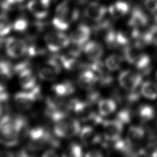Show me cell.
<instances>
[{
    "instance_id": "cell-1",
    "label": "cell",
    "mask_w": 157,
    "mask_h": 157,
    "mask_svg": "<svg viewBox=\"0 0 157 157\" xmlns=\"http://www.w3.org/2000/svg\"><path fill=\"white\" fill-rule=\"evenodd\" d=\"M25 124V120L19 117H2L0 119V144L9 147L17 145Z\"/></svg>"
},
{
    "instance_id": "cell-2",
    "label": "cell",
    "mask_w": 157,
    "mask_h": 157,
    "mask_svg": "<svg viewBox=\"0 0 157 157\" xmlns=\"http://www.w3.org/2000/svg\"><path fill=\"white\" fill-rule=\"evenodd\" d=\"M53 122L55 135L60 138H70L79 134L81 127L78 121L63 111L47 112Z\"/></svg>"
},
{
    "instance_id": "cell-3",
    "label": "cell",
    "mask_w": 157,
    "mask_h": 157,
    "mask_svg": "<svg viewBox=\"0 0 157 157\" xmlns=\"http://www.w3.org/2000/svg\"><path fill=\"white\" fill-rule=\"evenodd\" d=\"M28 142L26 147L20 151V156H34L35 153L42 150L48 144H54L49 133L42 127H35L28 132Z\"/></svg>"
},
{
    "instance_id": "cell-4",
    "label": "cell",
    "mask_w": 157,
    "mask_h": 157,
    "mask_svg": "<svg viewBox=\"0 0 157 157\" xmlns=\"http://www.w3.org/2000/svg\"><path fill=\"white\" fill-rule=\"evenodd\" d=\"M71 109L80 120L83 121H93L100 123L102 120L96 115L90 102H84L77 99L71 101Z\"/></svg>"
},
{
    "instance_id": "cell-5",
    "label": "cell",
    "mask_w": 157,
    "mask_h": 157,
    "mask_svg": "<svg viewBox=\"0 0 157 157\" xmlns=\"http://www.w3.org/2000/svg\"><path fill=\"white\" fill-rule=\"evenodd\" d=\"M72 18H74V15H71L68 2H62L56 8L55 14L52 20V25L57 30L63 31L69 28Z\"/></svg>"
},
{
    "instance_id": "cell-6",
    "label": "cell",
    "mask_w": 157,
    "mask_h": 157,
    "mask_svg": "<svg viewBox=\"0 0 157 157\" xmlns=\"http://www.w3.org/2000/svg\"><path fill=\"white\" fill-rule=\"evenodd\" d=\"M39 87L36 86L29 90L17 93L14 96L15 106L21 111L29 110L39 98Z\"/></svg>"
},
{
    "instance_id": "cell-7",
    "label": "cell",
    "mask_w": 157,
    "mask_h": 157,
    "mask_svg": "<svg viewBox=\"0 0 157 157\" xmlns=\"http://www.w3.org/2000/svg\"><path fill=\"white\" fill-rule=\"evenodd\" d=\"M44 41L50 51L56 52L67 47L71 42V39L66 34L60 31L47 33L45 36Z\"/></svg>"
},
{
    "instance_id": "cell-8",
    "label": "cell",
    "mask_w": 157,
    "mask_h": 157,
    "mask_svg": "<svg viewBox=\"0 0 157 157\" xmlns=\"http://www.w3.org/2000/svg\"><path fill=\"white\" fill-rule=\"evenodd\" d=\"M28 44L23 40L15 37H9L5 40V49L9 56L18 58L27 53Z\"/></svg>"
},
{
    "instance_id": "cell-9",
    "label": "cell",
    "mask_w": 157,
    "mask_h": 157,
    "mask_svg": "<svg viewBox=\"0 0 157 157\" xmlns=\"http://www.w3.org/2000/svg\"><path fill=\"white\" fill-rule=\"evenodd\" d=\"M61 65L55 58L48 59L39 69L38 74L40 78L45 81L53 80L61 72Z\"/></svg>"
},
{
    "instance_id": "cell-10",
    "label": "cell",
    "mask_w": 157,
    "mask_h": 157,
    "mask_svg": "<svg viewBox=\"0 0 157 157\" xmlns=\"http://www.w3.org/2000/svg\"><path fill=\"white\" fill-rule=\"evenodd\" d=\"M103 132L107 140L115 141L120 139L123 131V123L118 119L102 121Z\"/></svg>"
},
{
    "instance_id": "cell-11",
    "label": "cell",
    "mask_w": 157,
    "mask_h": 157,
    "mask_svg": "<svg viewBox=\"0 0 157 157\" xmlns=\"http://www.w3.org/2000/svg\"><path fill=\"white\" fill-rule=\"evenodd\" d=\"M119 83L122 88L126 90H135L142 82L140 74L131 71H124L120 73L118 77Z\"/></svg>"
},
{
    "instance_id": "cell-12",
    "label": "cell",
    "mask_w": 157,
    "mask_h": 157,
    "mask_svg": "<svg viewBox=\"0 0 157 157\" xmlns=\"http://www.w3.org/2000/svg\"><path fill=\"white\" fill-rule=\"evenodd\" d=\"M50 2L46 0H31L27 4L28 10L37 19L45 18L48 13Z\"/></svg>"
},
{
    "instance_id": "cell-13",
    "label": "cell",
    "mask_w": 157,
    "mask_h": 157,
    "mask_svg": "<svg viewBox=\"0 0 157 157\" xmlns=\"http://www.w3.org/2000/svg\"><path fill=\"white\" fill-rule=\"evenodd\" d=\"M91 36V29L86 25H80L71 34L70 39L72 44L82 46L88 40Z\"/></svg>"
},
{
    "instance_id": "cell-14",
    "label": "cell",
    "mask_w": 157,
    "mask_h": 157,
    "mask_svg": "<svg viewBox=\"0 0 157 157\" xmlns=\"http://www.w3.org/2000/svg\"><path fill=\"white\" fill-rule=\"evenodd\" d=\"M17 74H18L19 83L24 90H29L37 86L36 77L28 66L23 68Z\"/></svg>"
},
{
    "instance_id": "cell-15",
    "label": "cell",
    "mask_w": 157,
    "mask_h": 157,
    "mask_svg": "<svg viewBox=\"0 0 157 157\" xmlns=\"http://www.w3.org/2000/svg\"><path fill=\"white\" fill-rule=\"evenodd\" d=\"M105 7L97 2H90L85 9L86 16L91 20L99 21H101L107 13Z\"/></svg>"
},
{
    "instance_id": "cell-16",
    "label": "cell",
    "mask_w": 157,
    "mask_h": 157,
    "mask_svg": "<svg viewBox=\"0 0 157 157\" xmlns=\"http://www.w3.org/2000/svg\"><path fill=\"white\" fill-rule=\"evenodd\" d=\"M83 51L88 58L92 61H96L102 56L104 49L100 43L96 41H90L85 44Z\"/></svg>"
},
{
    "instance_id": "cell-17",
    "label": "cell",
    "mask_w": 157,
    "mask_h": 157,
    "mask_svg": "<svg viewBox=\"0 0 157 157\" xmlns=\"http://www.w3.org/2000/svg\"><path fill=\"white\" fill-rule=\"evenodd\" d=\"M79 134L80 140L85 145H93L101 141L100 136L91 126H84L81 128Z\"/></svg>"
},
{
    "instance_id": "cell-18",
    "label": "cell",
    "mask_w": 157,
    "mask_h": 157,
    "mask_svg": "<svg viewBox=\"0 0 157 157\" xmlns=\"http://www.w3.org/2000/svg\"><path fill=\"white\" fill-rule=\"evenodd\" d=\"M13 71V67L9 62L4 60L0 61V92L5 91Z\"/></svg>"
},
{
    "instance_id": "cell-19",
    "label": "cell",
    "mask_w": 157,
    "mask_h": 157,
    "mask_svg": "<svg viewBox=\"0 0 157 157\" xmlns=\"http://www.w3.org/2000/svg\"><path fill=\"white\" fill-rule=\"evenodd\" d=\"M98 80L94 73L88 67L85 69L78 76V82L79 85L84 89L91 88Z\"/></svg>"
},
{
    "instance_id": "cell-20",
    "label": "cell",
    "mask_w": 157,
    "mask_h": 157,
    "mask_svg": "<svg viewBox=\"0 0 157 157\" xmlns=\"http://www.w3.org/2000/svg\"><path fill=\"white\" fill-rule=\"evenodd\" d=\"M148 22V17L142 10L135 8L131 15L128 22L131 27L138 28L145 26Z\"/></svg>"
},
{
    "instance_id": "cell-21",
    "label": "cell",
    "mask_w": 157,
    "mask_h": 157,
    "mask_svg": "<svg viewBox=\"0 0 157 157\" xmlns=\"http://www.w3.org/2000/svg\"><path fill=\"white\" fill-rule=\"evenodd\" d=\"M52 90L58 97H64L73 94L75 87L70 82H63L55 84L52 86Z\"/></svg>"
},
{
    "instance_id": "cell-22",
    "label": "cell",
    "mask_w": 157,
    "mask_h": 157,
    "mask_svg": "<svg viewBox=\"0 0 157 157\" xmlns=\"http://www.w3.org/2000/svg\"><path fill=\"white\" fill-rule=\"evenodd\" d=\"M129 5L124 1H117L109 8V13L115 18H120L126 15L129 11Z\"/></svg>"
},
{
    "instance_id": "cell-23",
    "label": "cell",
    "mask_w": 157,
    "mask_h": 157,
    "mask_svg": "<svg viewBox=\"0 0 157 157\" xmlns=\"http://www.w3.org/2000/svg\"><path fill=\"white\" fill-rule=\"evenodd\" d=\"M145 134L144 129L139 126H131L128 131L126 135V141L130 144L134 145L139 142Z\"/></svg>"
},
{
    "instance_id": "cell-24",
    "label": "cell",
    "mask_w": 157,
    "mask_h": 157,
    "mask_svg": "<svg viewBox=\"0 0 157 157\" xmlns=\"http://www.w3.org/2000/svg\"><path fill=\"white\" fill-rule=\"evenodd\" d=\"M142 53L141 48L136 44L127 46L124 49V58L130 64H134L135 62Z\"/></svg>"
},
{
    "instance_id": "cell-25",
    "label": "cell",
    "mask_w": 157,
    "mask_h": 157,
    "mask_svg": "<svg viewBox=\"0 0 157 157\" xmlns=\"http://www.w3.org/2000/svg\"><path fill=\"white\" fill-rule=\"evenodd\" d=\"M116 108V103L110 99H101L98 102V111L102 116H107L112 113Z\"/></svg>"
},
{
    "instance_id": "cell-26",
    "label": "cell",
    "mask_w": 157,
    "mask_h": 157,
    "mask_svg": "<svg viewBox=\"0 0 157 157\" xmlns=\"http://www.w3.org/2000/svg\"><path fill=\"white\" fill-rule=\"evenodd\" d=\"M141 94L147 99H155L157 98V83L151 82H145L140 89Z\"/></svg>"
},
{
    "instance_id": "cell-27",
    "label": "cell",
    "mask_w": 157,
    "mask_h": 157,
    "mask_svg": "<svg viewBox=\"0 0 157 157\" xmlns=\"http://www.w3.org/2000/svg\"><path fill=\"white\" fill-rule=\"evenodd\" d=\"M59 61L61 64L67 70H75L81 66L77 59V56H75L71 54L61 56L59 58Z\"/></svg>"
},
{
    "instance_id": "cell-28",
    "label": "cell",
    "mask_w": 157,
    "mask_h": 157,
    "mask_svg": "<svg viewBox=\"0 0 157 157\" xmlns=\"http://www.w3.org/2000/svg\"><path fill=\"white\" fill-rule=\"evenodd\" d=\"M44 28V24L43 23L36 21L29 24L25 32L29 39H33L39 36V35L43 31Z\"/></svg>"
},
{
    "instance_id": "cell-29",
    "label": "cell",
    "mask_w": 157,
    "mask_h": 157,
    "mask_svg": "<svg viewBox=\"0 0 157 157\" xmlns=\"http://www.w3.org/2000/svg\"><path fill=\"white\" fill-rule=\"evenodd\" d=\"M122 63V58L118 55H111L105 59V64L110 71H117Z\"/></svg>"
},
{
    "instance_id": "cell-30",
    "label": "cell",
    "mask_w": 157,
    "mask_h": 157,
    "mask_svg": "<svg viewBox=\"0 0 157 157\" xmlns=\"http://www.w3.org/2000/svg\"><path fill=\"white\" fill-rule=\"evenodd\" d=\"M138 113L140 118L145 121L152 120L155 113L154 109L149 105H141L138 110Z\"/></svg>"
},
{
    "instance_id": "cell-31",
    "label": "cell",
    "mask_w": 157,
    "mask_h": 157,
    "mask_svg": "<svg viewBox=\"0 0 157 157\" xmlns=\"http://www.w3.org/2000/svg\"><path fill=\"white\" fill-rule=\"evenodd\" d=\"M83 155L82 147L77 143H71L65 151L64 156L80 157Z\"/></svg>"
},
{
    "instance_id": "cell-32",
    "label": "cell",
    "mask_w": 157,
    "mask_h": 157,
    "mask_svg": "<svg viewBox=\"0 0 157 157\" xmlns=\"http://www.w3.org/2000/svg\"><path fill=\"white\" fill-rule=\"evenodd\" d=\"M12 29L9 19L3 15H0V36H4L8 34Z\"/></svg>"
},
{
    "instance_id": "cell-33",
    "label": "cell",
    "mask_w": 157,
    "mask_h": 157,
    "mask_svg": "<svg viewBox=\"0 0 157 157\" xmlns=\"http://www.w3.org/2000/svg\"><path fill=\"white\" fill-rule=\"evenodd\" d=\"M139 154L148 156H157V144L150 143L139 151Z\"/></svg>"
},
{
    "instance_id": "cell-34",
    "label": "cell",
    "mask_w": 157,
    "mask_h": 157,
    "mask_svg": "<svg viewBox=\"0 0 157 157\" xmlns=\"http://www.w3.org/2000/svg\"><path fill=\"white\" fill-rule=\"evenodd\" d=\"M28 21L24 18L17 19L12 25V28L17 32H25L29 26Z\"/></svg>"
},
{
    "instance_id": "cell-35",
    "label": "cell",
    "mask_w": 157,
    "mask_h": 157,
    "mask_svg": "<svg viewBox=\"0 0 157 157\" xmlns=\"http://www.w3.org/2000/svg\"><path fill=\"white\" fill-rule=\"evenodd\" d=\"M145 8L151 13H157V0H145Z\"/></svg>"
},
{
    "instance_id": "cell-36",
    "label": "cell",
    "mask_w": 157,
    "mask_h": 157,
    "mask_svg": "<svg viewBox=\"0 0 157 157\" xmlns=\"http://www.w3.org/2000/svg\"><path fill=\"white\" fill-rule=\"evenodd\" d=\"M130 114L128 110H123L121 112H120L118 113L117 118L119 121H120L121 123H128L130 121Z\"/></svg>"
},
{
    "instance_id": "cell-37",
    "label": "cell",
    "mask_w": 157,
    "mask_h": 157,
    "mask_svg": "<svg viewBox=\"0 0 157 157\" xmlns=\"http://www.w3.org/2000/svg\"><path fill=\"white\" fill-rule=\"evenodd\" d=\"M7 99L8 95L5 91L0 92V116L2 112V105L7 100Z\"/></svg>"
},
{
    "instance_id": "cell-38",
    "label": "cell",
    "mask_w": 157,
    "mask_h": 157,
    "mask_svg": "<svg viewBox=\"0 0 157 157\" xmlns=\"http://www.w3.org/2000/svg\"><path fill=\"white\" fill-rule=\"evenodd\" d=\"M102 153L98 150H91L86 152L85 156L87 157H94V156H102Z\"/></svg>"
},
{
    "instance_id": "cell-39",
    "label": "cell",
    "mask_w": 157,
    "mask_h": 157,
    "mask_svg": "<svg viewBox=\"0 0 157 157\" xmlns=\"http://www.w3.org/2000/svg\"><path fill=\"white\" fill-rule=\"evenodd\" d=\"M44 157H52V156H58V153L56 150L54 149H48L46 151H45L42 155Z\"/></svg>"
},
{
    "instance_id": "cell-40",
    "label": "cell",
    "mask_w": 157,
    "mask_h": 157,
    "mask_svg": "<svg viewBox=\"0 0 157 157\" xmlns=\"http://www.w3.org/2000/svg\"><path fill=\"white\" fill-rule=\"evenodd\" d=\"M24 0H6L7 2H9L10 4H19L23 2Z\"/></svg>"
},
{
    "instance_id": "cell-41",
    "label": "cell",
    "mask_w": 157,
    "mask_h": 157,
    "mask_svg": "<svg viewBox=\"0 0 157 157\" xmlns=\"http://www.w3.org/2000/svg\"><path fill=\"white\" fill-rule=\"evenodd\" d=\"M156 77H157V72H156Z\"/></svg>"
}]
</instances>
